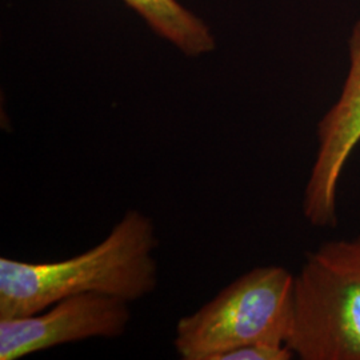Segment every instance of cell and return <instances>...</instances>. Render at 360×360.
I'll list each match as a JSON object with an SVG mask.
<instances>
[{"mask_svg":"<svg viewBox=\"0 0 360 360\" xmlns=\"http://www.w3.org/2000/svg\"><path fill=\"white\" fill-rule=\"evenodd\" d=\"M287 345L302 360H360V233L307 254Z\"/></svg>","mask_w":360,"mask_h":360,"instance_id":"cell-2","label":"cell"},{"mask_svg":"<svg viewBox=\"0 0 360 360\" xmlns=\"http://www.w3.org/2000/svg\"><path fill=\"white\" fill-rule=\"evenodd\" d=\"M318 148L303 193V215L312 227L338 224V188L360 143V19L348 39V71L340 95L316 129Z\"/></svg>","mask_w":360,"mask_h":360,"instance_id":"cell-4","label":"cell"},{"mask_svg":"<svg viewBox=\"0 0 360 360\" xmlns=\"http://www.w3.org/2000/svg\"><path fill=\"white\" fill-rule=\"evenodd\" d=\"M292 358H295V354L288 345L259 342L233 348L223 354L218 360H290Z\"/></svg>","mask_w":360,"mask_h":360,"instance_id":"cell-7","label":"cell"},{"mask_svg":"<svg viewBox=\"0 0 360 360\" xmlns=\"http://www.w3.org/2000/svg\"><path fill=\"white\" fill-rule=\"evenodd\" d=\"M129 304L112 296L80 294L32 315L0 319V360H19L86 339L119 338L131 321Z\"/></svg>","mask_w":360,"mask_h":360,"instance_id":"cell-5","label":"cell"},{"mask_svg":"<svg viewBox=\"0 0 360 360\" xmlns=\"http://www.w3.org/2000/svg\"><path fill=\"white\" fill-rule=\"evenodd\" d=\"M154 221L129 210L103 242L77 257L31 263L0 257V319L20 318L80 294H102L129 303L158 285Z\"/></svg>","mask_w":360,"mask_h":360,"instance_id":"cell-1","label":"cell"},{"mask_svg":"<svg viewBox=\"0 0 360 360\" xmlns=\"http://www.w3.org/2000/svg\"><path fill=\"white\" fill-rule=\"evenodd\" d=\"M181 53L199 58L215 50L217 40L206 22L181 6L178 0H123Z\"/></svg>","mask_w":360,"mask_h":360,"instance_id":"cell-6","label":"cell"},{"mask_svg":"<svg viewBox=\"0 0 360 360\" xmlns=\"http://www.w3.org/2000/svg\"><path fill=\"white\" fill-rule=\"evenodd\" d=\"M295 275L281 266L247 271L202 309L181 318L174 346L184 360H218L233 348L287 345Z\"/></svg>","mask_w":360,"mask_h":360,"instance_id":"cell-3","label":"cell"}]
</instances>
